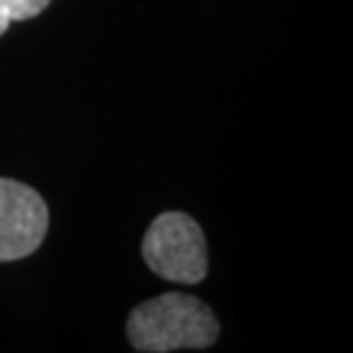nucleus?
Returning <instances> with one entry per match:
<instances>
[{"instance_id": "nucleus-3", "label": "nucleus", "mask_w": 353, "mask_h": 353, "mask_svg": "<svg viewBox=\"0 0 353 353\" xmlns=\"http://www.w3.org/2000/svg\"><path fill=\"white\" fill-rule=\"evenodd\" d=\"M48 230L46 202L34 188L0 179V262L32 255Z\"/></svg>"}, {"instance_id": "nucleus-2", "label": "nucleus", "mask_w": 353, "mask_h": 353, "mask_svg": "<svg viewBox=\"0 0 353 353\" xmlns=\"http://www.w3.org/2000/svg\"><path fill=\"white\" fill-rule=\"evenodd\" d=\"M143 257L154 273L179 285H197L209 266L202 228L181 211L154 218L143 239Z\"/></svg>"}, {"instance_id": "nucleus-5", "label": "nucleus", "mask_w": 353, "mask_h": 353, "mask_svg": "<svg viewBox=\"0 0 353 353\" xmlns=\"http://www.w3.org/2000/svg\"><path fill=\"white\" fill-rule=\"evenodd\" d=\"M10 23H12L10 17H7L5 10L0 7V34H5V32H7V28H10Z\"/></svg>"}, {"instance_id": "nucleus-1", "label": "nucleus", "mask_w": 353, "mask_h": 353, "mask_svg": "<svg viewBox=\"0 0 353 353\" xmlns=\"http://www.w3.org/2000/svg\"><path fill=\"white\" fill-rule=\"evenodd\" d=\"M218 321L211 307L188 294H163L133 307L126 335L136 351L168 353L207 349L218 340Z\"/></svg>"}, {"instance_id": "nucleus-4", "label": "nucleus", "mask_w": 353, "mask_h": 353, "mask_svg": "<svg viewBox=\"0 0 353 353\" xmlns=\"http://www.w3.org/2000/svg\"><path fill=\"white\" fill-rule=\"evenodd\" d=\"M51 0H0V7L10 17V21H26L41 14Z\"/></svg>"}]
</instances>
